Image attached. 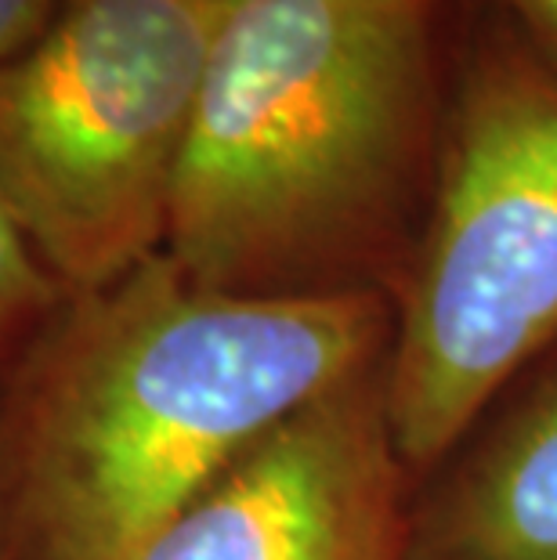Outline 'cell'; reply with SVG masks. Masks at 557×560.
Wrapping results in <instances>:
<instances>
[{"label":"cell","mask_w":557,"mask_h":560,"mask_svg":"<svg viewBox=\"0 0 557 560\" xmlns=\"http://www.w3.org/2000/svg\"><path fill=\"white\" fill-rule=\"evenodd\" d=\"M376 285L224 293L163 254L69 296L0 416L8 560H135L290 416L387 354Z\"/></svg>","instance_id":"cell-1"},{"label":"cell","mask_w":557,"mask_h":560,"mask_svg":"<svg viewBox=\"0 0 557 560\" xmlns=\"http://www.w3.org/2000/svg\"><path fill=\"white\" fill-rule=\"evenodd\" d=\"M66 301L69 293L62 282L40 265L26 235L0 207V340L47 322Z\"/></svg>","instance_id":"cell-7"},{"label":"cell","mask_w":557,"mask_h":560,"mask_svg":"<svg viewBox=\"0 0 557 560\" xmlns=\"http://www.w3.org/2000/svg\"><path fill=\"white\" fill-rule=\"evenodd\" d=\"M413 560H557V373L413 528Z\"/></svg>","instance_id":"cell-6"},{"label":"cell","mask_w":557,"mask_h":560,"mask_svg":"<svg viewBox=\"0 0 557 560\" xmlns=\"http://www.w3.org/2000/svg\"><path fill=\"white\" fill-rule=\"evenodd\" d=\"M557 337V66L471 0L442 152L402 268L384 405L406 467H431Z\"/></svg>","instance_id":"cell-3"},{"label":"cell","mask_w":557,"mask_h":560,"mask_svg":"<svg viewBox=\"0 0 557 560\" xmlns=\"http://www.w3.org/2000/svg\"><path fill=\"white\" fill-rule=\"evenodd\" d=\"M492 4L557 66V0H492Z\"/></svg>","instance_id":"cell-9"},{"label":"cell","mask_w":557,"mask_h":560,"mask_svg":"<svg viewBox=\"0 0 557 560\" xmlns=\"http://www.w3.org/2000/svg\"><path fill=\"white\" fill-rule=\"evenodd\" d=\"M381 365L257 441L135 560H413Z\"/></svg>","instance_id":"cell-5"},{"label":"cell","mask_w":557,"mask_h":560,"mask_svg":"<svg viewBox=\"0 0 557 560\" xmlns=\"http://www.w3.org/2000/svg\"><path fill=\"white\" fill-rule=\"evenodd\" d=\"M467 11L224 0L163 254L224 293L351 290L406 268Z\"/></svg>","instance_id":"cell-2"},{"label":"cell","mask_w":557,"mask_h":560,"mask_svg":"<svg viewBox=\"0 0 557 560\" xmlns=\"http://www.w3.org/2000/svg\"><path fill=\"white\" fill-rule=\"evenodd\" d=\"M0 560H8V557H4V553H0Z\"/></svg>","instance_id":"cell-10"},{"label":"cell","mask_w":557,"mask_h":560,"mask_svg":"<svg viewBox=\"0 0 557 560\" xmlns=\"http://www.w3.org/2000/svg\"><path fill=\"white\" fill-rule=\"evenodd\" d=\"M224 0H62L0 66V207L69 296L167 243Z\"/></svg>","instance_id":"cell-4"},{"label":"cell","mask_w":557,"mask_h":560,"mask_svg":"<svg viewBox=\"0 0 557 560\" xmlns=\"http://www.w3.org/2000/svg\"><path fill=\"white\" fill-rule=\"evenodd\" d=\"M58 4L62 0H0V66L40 37Z\"/></svg>","instance_id":"cell-8"}]
</instances>
